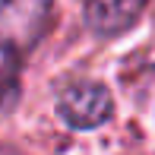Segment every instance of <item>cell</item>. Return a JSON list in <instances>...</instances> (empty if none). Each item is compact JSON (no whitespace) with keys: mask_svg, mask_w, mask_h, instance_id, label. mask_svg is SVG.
<instances>
[{"mask_svg":"<svg viewBox=\"0 0 155 155\" xmlns=\"http://www.w3.org/2000/svg\"><path fill=\"white\" fill-rule=\"evenodd\" d=\"M146 0H89L86 3V25L104 38L127 32L139 19Z\"/></svg>","mask_w":155,"mask_h":155,"instance_id":"3","label":"cell"},{"mask_svg":"<svg viewBox=\"0 0 155 155\" xmlns=\"http://www.w3.org/2000/svg\"><path fill=\"white\" fill-rule=\"evenodd\" d=\"M57 114L60 120L73 130H95V127L108 124L114 114V98H111L108 86L95 79L86 82H70L57 95Z\"/></svg>","mask_w":155,"mask_h":155,"instance_id":"2","label":"cell"},{"mask_svg":"<svg viewBox=\"0 0 155 155\" xmlns=\"http://www.w3.org/2000/svg\"><path fill=\"white\" fill-rule=\"evenodd\" d=\"M54 0H0V63L16 67L19 57L41 38Z\"/></svg>","mask_w":155,"mask_h":155,"instance_id":"1","label":"cell"}]
</instances>
